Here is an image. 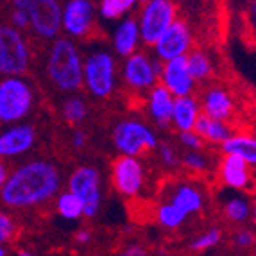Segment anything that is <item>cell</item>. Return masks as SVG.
I'll return each instance as SVG.
<instances>
[{
  "label": "cell",
  "mask_w": 256,
  "mask_h": 256,
  "mask_svg": "<svg viewBox=\"0 0 256 256\" xmlns=\"http://www.w3.org/2000/svg\"><path fill=\"white\" fill-rule=\"evenodd\" d=\"M63 178L58 165L36 158L9 170L0 190V201L9 210H32L47 204L61 190Z\"/></svg>",
  "instance_id": "6da1fadb"
},
{
  "label": "cell",
  "mask_w": 256,
  "mask_h": 256,
  "mask_svg": "<svg viewBox=\"0 0 256 256\" xmlns=\"http://www.w3.org/2000/svg\"><path fill=\"white\" fill-rule=\"evenodd\" d=\"M82 60L74 38H54L48 48L45 70L56 90L76 94L82 86Z\"/></svg>",
  "instance_id": "7a4b0ae2"
},
{
  "label": "cell",
  "mask_w": 256,
  "mask_h": 256,
  "mask_svg": "<svg viewBox=\"0 0 256 256\" xmlns=\"http://www.w3.org/2000/svg\"><path fill=\"white\" fill-rule=\"evenodd\" d=\"M34 106V90L22 76H6L0 79V122L16 124L30 115Z\"/></svg>",
  "instance_id": "3957f363"
},
{
  "label": "cell",
  "mask_w": 256,
  "mask_h": 256,
  "mask_svg": "<svg viewBox=\"0 0 256 256\" xmlns=\"http://www.w3.org/2000/svg\"><path fill=\"white\" fill-rule=\"evenodd\" d=\"M116 61L110 50H94L82 63V86L95 98H108L116 88Z\"/></svg>",
  "instance_id": "277c9868"
},
{
  "label": "cell",
  "mask_w": 256,
  "mask_h": 256,
  "mask_svg": "<svg viewBox=\"0 0 256 256\" xmlns=\"http://www.w3.org/2000/svg\"><path fill=\"white\" fill-rule=\"evenodd\" d=\"M111 140L120 154H128V156H142L147 150L158 149L156 132L146 122L134 118L120 120L113 128Z\"/></svg>",
  "instance_id": "5b68a950"
},
{
  "label": "cell",
  "mask_w": 256,
  "mask_h": 256,
  "mask_svg": "<svg viewBox=\"0 0 256 256\" xmlns=\"http://www.w3.org/2000/svg\"><path fill=\"white\" fill-rule=\"evenodd\" d=\"M30 50L22 30L0 26V76H24L29 68Z\"/></svg>",
  "instance_id": "8992f818"
},
{
  "label": "cell",
  "mask_w": 256,
  "mask_h": 256,
  "mask_svg": "<svg viewBox=\"0 0 256 256\" xmlns=\"http://www.w3.org/2000/svg\"><path fill=\"white\" fill-rule=\"evenodd\" d=\"M163 70V61L156 56H149L147 52H132L124 58L122 63V81L128 88L134 92H149L154 84L160 82V76Z\"/></svg>",
  "instance_id": "52a82bcc"
},
{
  "label": "cell",
  "mask_w": 256,
  "mask_h": 256,
  "mask_svg": "<svg viewBox=\"0 0 256 256\" xmlns=\"http://www.w3.org/2000/svg\"><path fill=\"white\" fill-rule=\"evenodd\" d=\"M29 14V27L38 38L54 40L61 32V4L58 0H13Z\"/></svg>",
  "instance_id": "ba28073f"
},
{
  "label": "cell",
  "mask_w": 256,
  "mask_h": 256,
  "mask_svg": "<svg viewBox=\"0 0 256 256\" xmlns=\"http://www.w3.org/2000/svg\"><path fill=\"white\" fill-rule=\"evenodd\" d=\"M142 4L144 8L136 18L142 43L152 47L156 40L166 30V27L178 18V9L174 0H146Z\"/></svg>",
  "instance_id": "9c48e42d"
},
{
  "label": "cell",
  "mask_w": 256,
  "mask_h": 256,
  "mask_svg": "<svg viewBox=\"0 0 256 256\" xmlns=\"http://www.w3.org/2000/svg\"><path fill=\"white\" fill-rule=\"evenodd\" d=\"M68 190L76 194L84 204V217H97L102 202L100 172L92 165H81L68 176Z\"/></svg>",
  "instance_id": "30bf717a"
},
{
  "label": "cell",
  "mask_w": 256,
  "mask_h": 256,
  "mask_svg": "<svg viewBox=\"0 0 256 256\" xmlns=\"http://www.w3.org/2000/svg\"><path fill=\"white\" fill-rule=\"evenodd\" d=\"M111 183L120 196H140L146 186V168L138 156L120 154L111 165Z\"/></svg>",
  "instance_id": "8fae6325"
},
{
  "label": "cell",
  "mask_w": 256,
  "mask_h": 256,
  "mask_svg": "<svg viewBox=\"0 0 256 256\" xmlns=\"http://www.w3.org/2000/svg\"><path fill=\"white\" fill-rule=\"evenodd\" d=\"M95 22V6L92 0H66L61 4V30L68 38H84Z\"/></svg>",
  "instance_id": "7c38bea8"
},
{
  "label": "cell",
  "mask_w": 256,
  "mask_h": 256,
  "mask_svg": "<svg viewBox=\"0 0 256 256\" xmlns=\"http://www.w3.org/2000/svg\"><path fill=\"white\" fill-rule=\"evenodd\" d=\"M154 56L162 61H168L172 58L186 56L192 50V30L186 26V22L176 18L166 30L156 40L152 45Z\"/></svg>",
  "instance_id": "4fadbf2b"
},
{
  "label": "cell",
  "mask_w": 256,
  "mask_h": 256,
  "mask_svg": "<svg viewBox=\"0 0 256 256\" xmlns=\"http://www.w3.org/2000/svg\"><path fill=\"white\" fill-rule=\"evenodd\" d=\"M36 144V131L29 124H9L0 132V158L14 160L29 152Z\"/></svg>",
  "instance_id": "5bb4252c"
},
{
  "label": "cell",
  "mask_w": 256,
  "mask_h": 256,
  "mask_svg": "<svg viewBox=\"0 0 256 256\" xmlns=\"http://www.w3.org/2000/svg\"><path fill=\"white\" fill-rule=\"evenodd\" d=\"M160 82L174 97L192 95L194 88H196V79H194L190 70H188L186 56H180V58H172L168 61H163Z\"/></svg>",
  "instance_id": "9a60e30c"
},
{
  "label": "cell",
  "mask_w": 256,
  "mask_h": 256,
  "mask_svg": "<svg viewBox=\"0 0 256 256\" xmlns=\"http://www.w3.org/2000/svg\"><path fill=\"white\" fill-rule=\"evenodd\" d=\"M252 166L248 165L236 154H224V158L218 166V176L224 186L236 192H246L254 186V174Z\"/></svg>",
  "instance_id": "2e32d148"
},
{
  "label": "cell",
  "mask_w": 256,
  "mask_h": 256,
  "mask_svg": "<svg viewBox=\"0 0 256 256\" xmlns=\"http://www.w3.org/2000/svg\"><path fill=\"white\" fill-rule=\"evenodd\" d=\"M174 100L176 97L166 90L162 82L154 84L149 92H147V113H149L150 120L158 128H168L172 126V111H174Z\"/></svg>",
  "instance_id": "e0dca14e"
},
{
  "label": "cell",
  "mask_w": 256,
  "mask_h": 256,
  "mask_svg": "<svg viewBox=\"0 0 256 256\" xmlns=\"http://www.w3.org/2000/svg\"><path fill=\"white\" fill-rule=\"evenodd\" d=\"M111 43H113L115 54L120 58H128L132 52H136L142 45V34L136 18L128 14L122 20H118L111 36Z\"/></svg>",
  "instance_id": "ac0fdd59"
},
{
  "label": "cell",
  "mask_w": 256,
  "mask_h": 256,
  "mask_svg": "<svg viewBox=\"0 0 256 256\" xmlns=\"http://www.w3.org/2000/svg\"><path fill=\"white\" fill-rule=\"evenodd\" d=\"M202 113L212 118L218 120H230L233 115V110H235V104H233V98L228 94L224 88L220 86H210L208 90L202 94Z\"/></svg>",
  "instance_id": "d6986e66"
},
{
  "label": "cell",
  "mask_w": 256,
  "mask_h": 256,
  "mask_svg": "<svg viewBox=\"0 0 256 256\" xmlns=\"http://www.w3.org/2000/svg\"><path fill=\"white\" fill-rule=\"evenodd\" d=\"M201 115V104L194 95L176 97L174 111H172V126L178 131H188L196 128V122Z\"/></svg>",
  "instance_id": "ffe728a7"
},
{
  "label": "cell",
  "mask_w": 256,
  "mask_h": 256,
  "mask_svg": "<svg viewBox=\"0 0 256 256\" xmlns=\"http://www.w3.org/2000/svg\"><path fill=\"white\" fill-rule=\"evenodd\" d=\"M168 201H172L176 206H180L188 217L199 214V212L204 208V197H202V192L190 183L178 184V186L174 188V192H172Z\"/></svg>",
  "instance_id": "44dd1931"
},
{
  "label": "cell",
  "mask_w": 256,
  "mask_h": 256,
  "mask_svg": "<svg viewBox=\"0 0 256 256\" xmlns=\"http://www.w3.org/2000/svg\"><path fill=\"white\" fill-rule=\"evenodd\" d=\"M222 152L236 154L244 162L256 168V136L251 134H231L226 142H222Z\"/></svg>",
  "instance_id": "7402d4cb"
},
{
  "label": "cell",
  "mask_w": 256,
  "mask_h": 256,
  "mask_svg": "<svg viewBox=\"0 0 256 256\" xmlns=\"http://www.w3.org/2000/svg\"><path fill=\"white\" fill-rule=\"evenodd\" d=\"M196 129L199 134L202 136V140L210 142V144H222L233 134L231 128L226 124V120L212 118V116L204 115L201 111V115L196 122Z\"/></svg>",
  "instance_id": "603a6c76"
},
{
  "label": "cell",
  "mask_w": 256,
  "mask_h": 256,
  "mask_svg": "<svg viewBox=\"0 0 256 256\" xmlns=\"http://www.w3.org/2000/svg\"><path fill=\"white\" fill-rule=\"evenodd\" d=\"M56 212L64 220L76 222L84 217V204L76 194L66 188L64 192H60L56 196Z\"/></svg>",
  "instance_id": "cb8c5ba5"
},
{
  "label": "cell",
  "mask_w": 256,
  "mask_h": 256,
  "mask_svg": "<svg viewBox=\"0 0 256 256\" xmlns=\"http://www.w3.org/2000/svg\"><path fill=\"white\" fill-rule=\"evenodd\" d=\"M140 4V0H98V16L108 22H118L131 14V11Z\"/></svg>",
  "instance_id": "d4e9b609"
},
{
  "label": "cell",
  "mask_w": 256,
  "mask_h": 256,
  "mask_svg": "<svg viewBox=\"0 0 256 256\" xmlns=\"http://www.w3.org/2000/svg\"><path fill=\"white\" fill-rule=\"evenodd\" d=\"M224 217L230 222L235 224H244V222L251 220V202L244 196H233L230 197L224 204H222Z\"/></svg>",
  "instance_id": "484cf974"
},
{
  "label": "cell",
  "mask_w": 256,
  "mask_h": 256,
  "mask_svg": "<svg viewBox=\"0 0 256 256\" xmlns=\"http://www.w3.org/2000/svg\"><path fill=\"white\" fill-rule=\"evenodd\" d=\"M186 218L188 215L184 214L180 206H176L172 201L162 202L158 206V210H156V220L165 230H178V228L183 226Z\"/></svg>",
  "instance_id": "4316f807"
},
{
  "label": "cell",
  "mask_w": 256,
  "mask_h": 256,
  "mask_svg": "<svg viewBox=\"0 0 256 256\" xmlns=\"http://www.w3.org/2000/svg\"><path fill=\"white\" fill-rule=\"evenodd\" d=\"M186 63L188 70L192 74V77L197 81H206L214 74V66H212V60L208 54L202 50H190L186 54Z\"/></svg>",
  "instance_id": "83f0119b"
},
{
  "label": "cell",
  "mask_w": 256,
  "mask_h": 256,
  "mask_svg": "<svg viewBox=\"0 0 256 256\" xmlns=\"http://www.w3.org/2000/svg\"><path fill=\"white\" fill-rule=\"evenodd\" d=\"M61 115L63 118L72 126L82 124L88 116V106H86L84 98L77 97V95H72L63 102V108H61Z\"/></svg>",
  "instance_id": "f1b7e54d"
},
{
  "label": "cell",
  "mask_w": 256,
  "mask_h": 256,
  "mask_svg": "<svg viewBox=\"0 0 256 256\" xmlns=\"http://www.w3.org/2000/svg\"><path fill=\"white\" fill-rule=\"evenodd\" d=\"M220 240H222V231L218 230V228H210V230H206L204 233H201L197 238H194L192 242H190V249H192V251L214 249L220 244Z\"/></svg>",
  "instance_id": "f546056e"
},
{
  "label": "cell",
  "mask_w": 256,
  "mask_h": 256,
  "mask_svg": "<svg viewBox=\"0 0 256 256\" xmlns=\"http://www.w3.org/2000/svg\"><path fill=\"white\" fill-rule=\"evenodd\" d=\"M16 231L18 226L14 218L6 210L0 208V246H8L16 236Z\"/></svg>",
  "instance_id": "4dcf8cb0"
},
{
  "label": "cell",
  "mask_w": 256,
  "mask_h": 256,
  "mask_svg": "<svg viewBox=\"0 0 256 256\" xmlns=\"http://www.w3.org/2000/svg\"><path fill=\"white\" fill-rule=\"evenodd\" d=\"M181 163H184V165L194 172H202L208 168V160H206L204 154L199 152V149L188 150V152L183 156V160H181Z\"/></svg>",
  "instance_id": "1f68e13d"
},
{
  "label": "cell",
  "mask_w": 256,
  "mask_h": 256,
  "mask_svg": "<svg viewBox=\"0 0 256 256\" xmlns=\"http://www.w3.org/2000/svg\"><path fill=\"white\" fill-rule=\"evenodd\" d=\"M180 142H181V146L188 150H197L202 147V136L196 131V129L180 131Z\"/></svg>",
  "instance_id": "d6a6232c"
},
{
  "label": "cell",
  "mask_w": 256,
  "mask_h": 256,
  "mask_svg": "<svg viewBox=\"0 0 256 256\" xmlns=\"http://www.w3.org/2000/svg\"><path fill=\"white\" fill-rule=\"evenodd\" d=\"M160 160H162V163L166 166V168H176V166L181 163V158L178 156V152H176L174 147L166 146V144H163V146H160Z\"/></svg>",
  "instance_id": "836d02e7"
},
{
  "label": "cell",
  "mask_w": 256,
  "mask_h": 256,
  "mask_svg": "<svg viewBox=\"0 0 256 256\" xmlns=\"http://www.w3.org/2000/svg\"><path fill=\"white\" fill-rule=\"evenodd\" d=\"M233 244L238 249H251L256 244V233L251 230H238L233 236Z\"/></svg>",
  "instance_id": "e575fe53"
},
{
  "label": "cell",
  "mask_w": 256,
  "mask_h": 256,
  "mask_svg": "<svg viewBox=\"0 0 256 256\" xmlns=\"http://www.w3.org/2000/svg\"><path fill=\"white\" fill-rule=\"evenodd\" d=\"M11 26L16 27V29L24 30L29 27V14L24 11L22 8H14L13 6V11H11Z\"/></svg>",
  "instance_id": "d590c367"
},
{
  "label": "cell",
  "mask_w": 256,
  "mask_h": 256,
  "mask_svg": "<svg viewBox=\"0 0 256 256\" xmlns=\"http://www.w3.org/2000/svg\"><path fill=\"white\" fill-rule=\"evenodd\" d=\"M70 142H72L74 149H82V147L86 146V132H82V131H79V129H77V131L72 132Z\"/></svg>",
  "instance_id": "8d00e7d4"
},
{
  "label": "cell",
  "mask_w": 256,
  "mask_h": 256,
  "mask_svg": "<svg viewBox=\"0 0 256 256\" xmlns=\"http://www.w3.org/2000/svg\"><path fill=\"white\" fill-rule=\"evenodd\" d=\"M92 240V233L88 230H79L76 233V242L81 244V246H84V244H88Z\"/></svg>",
  "instance_id": "74e56055"
},
{
  "label": "cell",
  "mask_w": 256,
  "mask_h": 256,
  "mask_svg": "<svg viewBox=\"0 0 256 256\" xmlns=\"http://www.w3.org/2000/svg\"><path fill=\"white\" fill-rule=\"evenodd\" d=\"M146 252L147 251L144 248H142V246H129V248L124 251V254L126 256H144Z\"/></svg>",
  "instance_id": "f35d334b"
},
{
  "label": "cell",
  "mask_w": 256,
  "mask_h": 256,
  "mask_svg": "<svg viewBox=\"0 0 256 256\" xmlns=\"http://www.w3.org/2000/svg\"><path fill=\"white\" fill-rule=\"evenodd\" d=\"M8 176H9V168H8V165H6L4 160L0 158V190H2V186H4Z\"/></svg>",
  "instance_id": "ab89813d"
},
{
  "label": "cell",
  "mask_w": 256,
  "mask_h": 256,
  "mask_svg": "<svg viewBox=\"0 0 256 256\" xmlns=\"http://www.w3.org/2000/svg\"><path fill=\"white\" fill-rule=\"evenodd\" d=\"M251 220H252V228H254V233H256V199L251 202Z\"/></svg>",
  "instance_id": "60d3db41"
},
{
  "label": "cell",
  "mask_w": 256,
  "mask_h": 256,
  "mask_svg": "<svg viewBox=\"0 0 256 256\" xmlns=\"http://www.w3.org/2000/svg\"><path fill=\"white\" fill-rule=\"evenodd\" d=\"M8 254V248L6 246H0V256H6Z\"/></svg>",
  "instance_id": "b9f144b4"
},
{
  "label": "cell",
  "mask_w": 256,
  "mask_h": 256,
  "mask_svg": "<svg viewBox=\"0 0 256 256\" xmlns=\"http://www.w3.org/2000/svg\"><path fill=\"white\" fill-rule=\"evenodd\" d=\"M252 18H254V22H256V2H254V6H252Z\"/></svg>",
  "instance_id": "7bdbcfd3"
},
{
  "label": "cell",
  "mask_w": 256,
  "mask_h": 256,
  "mask_svg": "<svg viewBox=\"0 0 256 256\" xmlns=\"http://www.w3.org/2000/svg\"><path fill=\"white\" fill-rule=\"evenodd\" d=\"M254 186H256V176H254Z\"/></svg>",
  "instance_id": "ee69618b"
},
{
  "label": "cell",
  "mask_w": 256,
  "mask_h": 256,
  "mask_svg": "<svg viewBox=\"0 0 256 256\" xmlns=\"http://www.w3.org/2000/svg\"><path fill=\"white\" fill-rule=\"evenodd\" d=\"M140 2H146V0H140Z\"/></svg>",
  "instance_id": "f6af8a7d"
}]
</instances>
